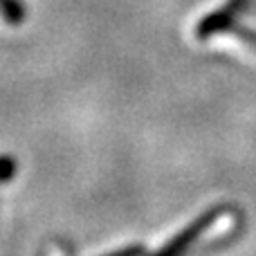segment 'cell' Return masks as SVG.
I'll use <instances>...</instances> for the list:
<instances>
[{
	"instance_id": "cell-4",
	"label": "cell",
	"mask_w": 256,
	"mask_h": 256,
	"mask_svg": "<svg viewBox=\"0 0 256 256\" xmlns=\"http://www.w3.org/2000/svg\"><path fill=\"white\" fill-rule=\"evenodd\" d=\"M230 32L236 36V38H240L245 45H250V48L256 52V30H250V27H243V25H234Z\"/></svg>"
},
{
	"instance_id": "cell-1",
	"label": "cell",
	"mask_w": 256,
	"mask_h": 256,
	"mask_svg": "<svg viewBox=\"0 0 256 256\" xmlns=\"http://www.w3.org/2000/svg\"><path fill=\"white\" fill-rule=\"evenodd\" d=\"M252 0H227L222 7L214 9L212 14L202 18V20L196 25V36L200 40H207L216 34H222V32H230L232 27L236 25V16L245 12L250 7Z\"/></svg>"
},
{
	"instance_id": "cell-3",
	"label": "cell",
	"mask_w": 256,
	"mask_h": 256,
	"mask_svg": "<svg viewBox=\"0 0 256 256\" xmlns=\"http://www.w3.org/2000/svg\"><path fill=\"white\" fill-rule=\"evenodd\" d=\"M0 14L12 25H20L25 20V9L20 7L18 0H0Z\"/></svg>"
},
{
	"instance_id": "cell-2",
	"label": "cell",
	"mask_w": 256,
	"mask_h": 256,
	"mask_svg": "<svg viewBox=\"0 0 256 256\" xmlns=\"http://www.w3.org/2000/svg\"><path fill=\"white\" fill-rule=\"evenodd\" d=\"M220 214H222V209H209V212H204L202 216L196 218L189 227H184V230H182L180 234L171 240V243L164 245V248L160 250L155 256H182L186 252V248H191V245H194L196 240H198L200 236H202L204 232H207L209 227L218 220V218H220Z\"/></svg>"
}]
</instances>
